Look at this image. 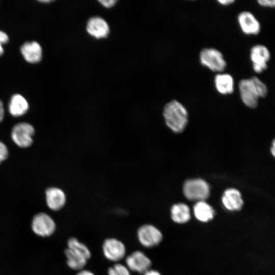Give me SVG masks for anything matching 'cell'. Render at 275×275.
Instances as JSON below:
<instances>
[{"instance_id":"cell-29","label":"cell","mask_w":275,"mask_h":275,"mask_svg":"<svg viewBox=\"0 0 275 275\" xmlns=\"http://www.w3.org/2000/svg\"><path fill=\"white\" fill-rule=\"evenodd\" d=\"M221 5L228 6L235 2L234 0H218L217 1Z\"/></svg>"},{"instance_id":"cell-16","label":"cell","mask_w":275,"mask_h":275,"mask_svg":"<svg viewBox=\"0 0 275 275\" xmlns=\"http://www.w3.org/2000/svg\"><path fill=\"white\" fill-rule=\"evenodd\" d=\"M214 83L216 90L221 94H231L234 91V80L230 74L218 73L214 77Z\"/></svg>"},{"instance_id":"cell-9","label":"cell","mask_w":275,"mask_h":275,"mask_svg":"<svg viewBox=\"0 0 275 275\" xmlns=\"http://www.w3.org/2000/svg\"><path fill=\"white\" fill-rule=\"evenodd\" d=\"M238 90L240 98L246 106L251 108L257 106L260 97L251 78L241 79L238 84Z\"/></svg>"},{"instance_id":"cell-23","label":"cell","mask_w":275,"mask_h":275,"mask_svg":"<svg viewBox=\"0 0 275 275\" xmlns=\"http://www.w3.org/2000/svg\"><path fill=\"white\" fill-rule=\"evenodd\" d=\"M255 85L260 98H264L268 94V88L264 82L256 76L250 77Z\"/></svg>"},{"instance_id":"cell-19","label":"cell","mask_w":275,"mask_h":275,"mask_svg":"<svg viewBox=\"0 0 275 275\" xmlns=\"http://www.w3.org/2000/svg\"><path fill=\"white\" fill-rule=\"evenodd\" d=\"M194 213L197 219L207 222L212 219L215 214L213 208L204 201H198L194 206Z\"/></svg>"},{"instance_id":"cell-4","label":"cell","mask_w":275,"mask_h":275,"mask_svg":"<svg viewBox=\"0 0 275 275\" xmlns=\"http://www.w3.org/2000/svg\"><path fill=\"white\" fill-rule=\"evenodd\" d=\"M102 251L103 256L107 260L115 263L123 259L126 254L125 244L114 237H109L104 240Z\"/></svg>"},{"instance_id":"cell-18","label":"cell","mask_w":275,"mask_h":275,"mask_svg":"<svg viewBox=\"0 0 275 275\" xmlns=\"http://www.w3.org/2000/svg\"><path fill=\"white\" fill-rule=\"evenodd\" d=\"M66 258V264L69 268L73 270L79 271L85 268L88 260L81 254L67 248L64 250Z\"/></svg>"},{"instance_id":"cell-11","label":"cell","mask_w":275,"mask_h":275,"mask_svg":"<svg viewBox=\"0 0 275 275\" xmlns=\"http://www.w3.org/2000/svg\"><path fill=\"white\" fill-rule=\"evenodd\" d=\"M237 21L241 31L246 35H257L261 31L259 21L250 11L240 12L237 15Z\"/></svg>"},{"instance_id":"cell-26","label":"cell","mask_w":275,"mask_h":275,"mask_svg":"<svg viewBox=\"0 0 275 275\" xmlns=\"http://www.w3.org/2000/svg\"><path fill=\"white\" fill-rule=\"evenodd\" d=\"M258 5L265 8H275V0H258Z\"/></svg>"},{"instance_id":"cell-28","label":"cell","mask_w":275,"mask_h":275,"mask_svg":"<svg viewBox=\"0 0 275 275\" xmlns=\"http://www.w3.org/2000/svg\"><path fill=\"white\" fill-rule=\"evenodd\" d=\"M75 275H95L92 271L85 268L78 271Z\"/></svg>"},{"instance_id":"cell-21","label":"cell","mask_w":275,"mask_h":275,"mask_svg":"<svg viewBox=\"0 0 275 275\" xmlns=\"http://www.w3.org/2000/svg\"><path fill=\"white\" fill-rule=\"evenodd\" d=\"M67 248L70 250L78 253L87 260H89L92 256L91 252L89 248L84 243L80 242L75 237H70L67 241Z\"/></svg>"},{"instance_id":"cell-6","label":"cell","mask_w":275,"mask_h":275,"mask_svg":"<svg viewBox=\"0 0 275 275\" xmlns=\"http://www.w3.org/2000/svg\"><path fill=\"white\" fill-rule=\"evenodd\" d=\"M35 129L31 124L27 122H20L13 127L11 138L18 146L26 148L32 144Z\"/></svg>"},{"instance_id":"cell-14","label":"cell","mask_w":275,"mask_h":275,"mask_svg":"<svg viewBox=\"0 0 275 275\" xmlns=\"http://www.w3.org/2000/svg\"><path fill=\"white\" fill-rule=\"evenodd\" d=\"M87 31L92 36L97 38L106 37L109 32L106 21L100 17H93L88 21Z\"/></svg>"},{"instance_id":"cell-20","label":"cell","mask_w":275,"mask_h":275,"mask_svg":"<svg viewBox=\"0 0 275 275\" xmlns=\"http://www.w3.org/2000/svg\"><path fill=\"white\" fill-rule=\"evenodd\" d=\"M171 217L176 223L183 224L187 222L190 218L188 206L184 203L174 205L171 208Z\"/></svg>"},{"instance_id":"cell-24","label":"cell","mask_w":275,"mask_h":275,"mask_svg":"<svg viewBox=\"0 0 275 275\" xmlns=\"http://www.w3.org/2000/svg\"><path fill=\"white\" fill-rule=\"evenodd\" d=\"M8 154V150L6 146L0 141V163L7 159Z\"/></svg>"},{"instance_id":"cell-10","label":"cell","mask_w":275,"mask_h":275,"mask_svg":"<svg viewBox=\"0 0 275 275\" xmlns=\"http://www.w3.org/2000/svg\"><path fill=\"white\" fill-rule=\"evenodd\" d=\"M125 263L130 271L142 274L151 266V260L141 251H135L125 257Z\"/></svg>"},{"instance_id":"cell-8","label":"cell","mask_w":275,"mask_h":275,"mask_svg":"<svg viewBox=\"0 0 275 275\" xmlns=\"http://www.w3.org/2000/svg\"><path fill=\"white\" fill-rule=\"evenodd\" d=\"M32 226L34 233L42 237L51 236L56 229V224L53 219L44 212L38 213L34 216Z\"/></svg>"},{"instance_id":"cell-5","label":"cell","mask_w":275,"mask_h":275,"mask_svg":"<svg viewBox=\"0 0 275 275\" xmlns=\"http://www.w3.org/2000/svg\"><path fill=\"white\" fill-rule=\"evenodd\" d=\"M270 58V52L264 45L255 44L250 49V59L252 68L257 73H261L267 69Z\"/></svg>"},{"instance_id":"cell-1","label":"cell","mask_w":275,"mask_h":275,"mask_svg":"<svg viewBox=\"0 0 275 275\" xmlns=\"http://www.w3.org/2000/svg\"><path fill=\"white\" fill-rule=\"evenodd\" d=\"M163 115L167 126L175 132H182L187 123V110L176 100H172L165 105Z\"/></svg>"},{"instance_id":"cell-3","label":"cell","mask_w":275,"mask_h":275,"mask_svg":"<svg viewBox=\"0 0 275 275\" xmlns=\"http://www.w3.org/2000/svg\"><path fill=\"white\" fill-rule=\"evenodd\" d=\"M209 187L201 179L187 180L183 185V193L187 199L192 201H204L209 195Z\"/></svg>"},{"instance_id":"cell-32","label":"cell","mask_w":275,"mask_h":275,"mask_svg":"<svg viewBox=\"0 0 275 275\" xmlns=\"http://www.w3.org/2000/svg\"><path fill=\"white\" fill-rule=\"evenodd\" d=\"M270 152L272 156L275 157V139H274L272 142Z\"/></svg>"},{"instance_id":"cell-25","label":"cell","mask_w":275,"mask_h":275,"mask_svg":"<svg viewBox=\"0 0 275 275\" xmlns=\"http://www.w3.org/2000/svg\"><path fill=\"white\" fill-rule=\"evenodd\" d=\"M9 41V37L4 32L0 31V56L4 53L3 44L6 43Z\"/></svg>"},{"instance_id":"cell-17","label":"cell","mask_w":275,"mask_h":275,"mask_svg":"<svg viewBox=\"0 0 275 275\" xmlns=\"http://www.w3.org/2000/svg\"><path fill=\"white\" fill-rule=\"evenodd\" d=\"M29 104L22 95H13L9 103V111L14 117H19L25 114L29 109Z\"/></svg>"},{"instance_id":"cell-33","label":"cell","mask_w":275,"mask_h":275,"mask_svg":"<svg viewBox=\"0 0 275 275\" xmlns=\"http://www.w3.org/2000/svg\"><path fill=\"white\" fill-rule=\"evenodd\" d=\"M39 2H42V3H49L50 2H51V1H48V0H45V1H39Z\"/></svg>"},{"instance_id":"cell-13","label":"cell","mask_w":275,"mask_h":275,"mask_svg":"<svg viewBox=\"0 0 275 275\" xmlns=\"http://www.w3.org/2000/svg\"><path fill=\"white\" fill-rule=\"evenodd\" d=\"M222 201L224 207L231 211H238L243 205L241 195L235 188H231L226 190L223 195Z\"/></svg>"},{"instance_id":"cell-22","label":"cell","mask_w":275,"mask_h":275,"mask_svg":"<svg viewBox=\"0 0 275 275\" xmlns=\"http://www.w3.org/2000/svg\"><path fill=\"white\" fill-rule=\"evenodd\" d=\"M108 275H131L130 271L125 265L116 263L107 269Z\"/></svg>"},{"instance_id":"cell-30","label":"cell","mask_w":275,"mask_h":275,"mask_svg":"<svg viewBox=\"0 0 275 275\" xmlns=\"http://www.w3.org/2000/svg\"><path fill=\"white\" fill-rule=\"evenodd\" d=\"M143 275H161L160 273L155 270L149 269L145 272L143 273Z\"/></svg>"},{"instance_id":"cell-31","label":"cell","mask_w":275,"mask_h":275,"mask_svg":"<svg viewBox=\"0 0 275 275\" xmlns=\"http://www.w3.org/2000/svg\"><path fill=\"white\" fill-rule=\"evenodd\" d=\"M4 117V109L2 101L0 100V122H2Z\"/></svg>"},{"instance_id":"cell-15","label":"cell","mask_w":275,"mask_h":275,"mask_svg":"<svg viewBox=\"0 0 275 275\" xmlns=\"http://www.w3.org/2000/svg\"><path fill=\"white\" fill-rule=\"evenodd\" d=\"M20 51L25 60L29 63H36L41 60L42 48L37 42L24 43L20 47Z\"/></svg>"},{"instance_id":"cell-7","label":"cell","mask_w":275,"mask_h":275,"mask_svg":"<svg viewBox=\"0 0 275 275\" xmlns=\"http://www.w3.org/2000/svg\"><path fill=\"white\" fill-rule=\"evenodd\" d=\"M136 235L140 244L148 248L158 244L162 239V235L159 230L151 224L141 226L138 229Z\"/></svg>"},{"instance_id":"cell-27","label":"cell","mask_w":275,"mask_h":275,"mask_svg":"<svg viewBox=\"0 0 275 275\" xmlns=\"http://www.w3.org/2000/svg\"><path fill=\"white\" fill-rule=\"evenodd\" d=\"M100 4L105 8H111L113 7L117 1L115 0H101L99 1Z\"/></svg>"},{"instance_id":"cell-12","label":"cell","mask_w":275,"mask_h":275,"mask_svg":"<svg viewBox=\"0 0 275 275\" xmlns=\"http://www.w3.org/2000/svg\"><path fill=\"white\" fill-rule=\"evenodd\" d=\"M45 199L48 207L53 211L61 210L67 202L65 193L57 187L47 188L45 190Z\"/></svg>"},{"instance_id":"cell-2","label":"cell","mask_w":275,"mask_h":275,"mask_svg":"<svg viewBox=\"0 0 275 275\" xmlns=\"http://www.w3.org/2000/svg\"><path fill=\"white\" fill-rule=\"evenodd\" d=\"M200 63L210 70L221 73L226 68L227 62L222 53L212 47L202 49L199 54Z\"/></svg>"}]
</instances>
